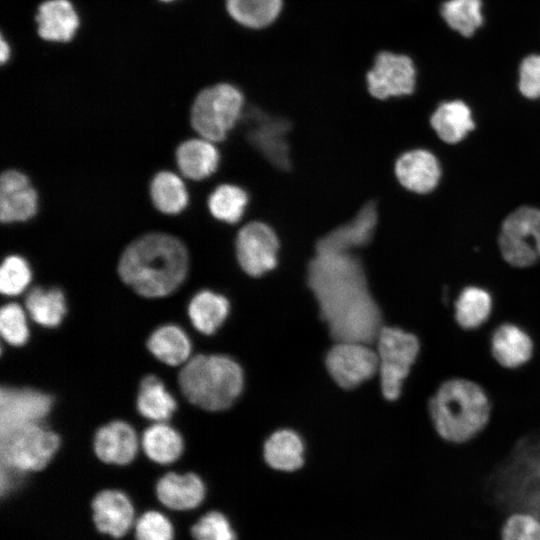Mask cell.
I'll use <instances>...</instances> for the list:
<instances>
[{
    "instance_id": "cell-25",
    "label": "cell",
    "mask_w": 540,
    "mask_h": 540,
    "mask_svg": "<svg viewBox=\"0 0 540 540\" xmlns=\"http://www.w3.org/2000/svg\"><path fill=\"white\" fill-rule=\"evenodd\" d=\"M136 407L142 417L155 423L166 422L176 411L177 402L158 377L147 375L140 382Z\"/></svg>"
},
{
    "instance_id": "cell-21",
    "label": "cell",
    "mask_w": 540,
    "mask_h": 540,
    "mask_svg": "<svg viewBox=\"0 0 540 540\" xmlns=\"http://www.w3.org/2000/svg\"><path fill=\"white\" fill-rule=\"evenodd\" d=\"M158 499L168 508L188 510L197 507L205 496V486L194 473H167L156 485Z\"/></svg>"
},
{
    "instance_id": "cell-22",
    "label": "cell",
    "mask_w": 540,
    "mask_h": 540,
    "mask_svg": "<svg viewBox=\"0 0 540 540\" xmlns=\"http://www.w3.org/2000/svg\"><path fill=\"white\" fill-rule=\"evenodd\" d=\"M214 142L203 137L183 141L176 149V164L181 174L191 180H202L215 172L219 153Z\"/></svg>"
},
{
    "instance_id": "cell-2",
    "label": "cell",
    "mask_w": 540,
    "mask_h": 540,
    "mask_svg": "<svg viewBox=\"0 0 540 540\" xmlns=\"http://www.w3.org/2000/svg\"><path fill=\"white\" fill-rule=\"evenodd\" d=\"M189 267L185 245L166 233H148L122 252L117 271L121 280L140 296L160 298L184 282Z\"/></svg>"
},
{
    "instance_id": "cell-15",
    "label": "cell",
    "mask_w": 540,
    "mask_h": 540,
    "mask_svg": "<svg viewBox=\"0 0 540 540\" xmlns=\"http://www.w3.org/2000/svg\"><path fill=\"white\" fill-rule=\"evenodd\" d=\"M139 439L134 428L121 420L101 426L95 433L93 449L105 463L126 465L131 463L139 448Z\"/></svg>"
},
{
    "instance_id": "cell-16",
    "label": "cell",
    "mask_w": 540,
    "mask_h": 540,
    "mask_svg": "<svg viewBox=\"0 0 540 540\" xmlns=\"http://www.w3.org/2000/svg\"><path fill=\"white\" fill-rule=\"evenodd\" d=\"M35 22L41 39L66 43L76 35L80 17L70 0H45L37 8Z\"/></svg>"
},
{
    "instance_id": "cell-39",
    "label": "cell",
    "mask_w": 540,
    "mask_h": 540,
    "mask_svg": "<svg viewBox=\"0 0 540 540\" xmlns=\"http://www.w3.org/2000/svg\"><path fill=\"white\" fill-rule=\"evenodd\" d=\"M170 521L157 511L143 514L136 524V540H172Z\"/></svg>"
},
{
    "instance_id": "cell-42",
    "label": "cell",
    "mask_w": 540,
    "mask_h": 540,
    "mask_svg": "<svg viewBox=\"0 0 540 540\" xmlns=\"http://www.w3.org/2000/svg\"><path fill=\"white\" fill-rule=\"evenodd\" d=\"M11 56V47L9 42L4 37L3 33L0 37V61L1 64H5Z\"/></svg>"
},
{
    "instance_id": "cell-33",
    "label": "cell",
    "mask_w": 540,
    "mask_h": 540,
    "mask_svg": "<svg viewBox=\"0 0 540 540\" xmlns=\"http://www.w3.org/2000/svg\"><path fill=\"white\" fill-rule=\"evenodd\" d=\"M481 9V0H447L441 6V15L453 30L470 37L483 23Z\"/></svg>"
},
{
    "instance_id": "cell-7",
    "label": "cell",
    "mask_w": 540,
    "mask_h": 540,
    "mask_svg": "<svg viewBox=\"0 0 540 540\" xmlns=\"http://www.w3.org/2000/svg\"><path fill=\"white\" fill-rule=\"evenodd\" d=\"M60 443L59 435L42 423L12 428L0 433V463L24 474L42 470Z\"/></svg>"
},
{
    "instance_id": "cell-19",
    "label": "cell",
    "mask_w": 540,
    "mask_h": 540,
    "mask_svg": "<svg viewBox=\"0 0 540 540\" xmlns=\"http://www.w3.org/2000/svg\"><path fill=\"white\" fill-rule=\"evenodd\" d=\"M286 120L261 116L249 132V140L274 166L286 169L290 165Z\"/></svg>"
},
{
    "instance_id": "cell-18",
    "label": "cell",
    "mask_w": 540,
    "mask_h": 540,
    "mask_svg": "<svg viewBox=\"0 0 540 540\" xmlns=\"http://www.w3.org/2000/svg\"><path fill=\"white\" fill-rule=\"evenodd\" d=\"M93 520L102 533L119 538L126 534L134 520L129 498L118 490H103L92 501Z\"/></svg>"
},
{
    "instance_id": "cell-3",
    "label": "cell",
    "mask_w": 540,
    "mask_h": 540,
    "mask_svg": "<svg viewBox=\"0 0 540 540\" xmlns=\"http://www.w3.org/2000/svg\"><path fill=\"white\" fill-rule=\"evenodd\" d=\"M428 410L440 437L448 442L464 443L486 427L491 403L479 384L456 377L441 383L429 399Z\"/></svg>"
},
{
    "instance_id": "cell-10",
    "label": "cell",
    "mask_w": 540,
    "mask_h": 540,
    "mask_svg": "<svg viewBox=\"0 0 540 540\" xmlns=\"http://www.w3.org/2000/svg\"><path fill=\"white\" fill-rule=\"evenodd\" d=\"M369 93L380 100L414 91L416 69L410 57L390 51L378 53L366 74Z\"/></svg>"
},
{
    "instance_id": "cell-5",
    "label": "cell",
    "mask_w": 540,
    "mask_h": 540,
    "mask_svg": "<svg viewBox=\"0 0 540 540\" xmlns=\"http://www.w3.org/2000/svg\"><path fill=\"white\" fill-rule=\"evenodd\" d=\"M243 106L244 96L236 86L224 82L214 84L195 97L190 122L200 137L219 142L239 120Z\"/></svg>"
},
{
    "instance_id": "cell-27",
    "label": "cell",
    "mask_w": 540,
    "mask_h": 540,
    "mask_svg": "<svg viewBox=\"0 0 540 540\" xmlns=\"http://www.w3.org/2000/svg\"><path fill=\"white\" fill-rule=\"evenodd\" d=\"M140 444L151 461L163 465L178 460L184 450L181 434L165 422L154 423L145 429Z\"/></svg>"
},
{
    "instance_id": "cell-35",
    "label": "cell",
    "mask_w": 540,
    "mask_h": 540,
    "mask_svg": "<svg viewBox=\"0 0 540 540\" xmlns=\"http://www.w3.org/2000/svg\"><path fill=\"white\" fill-rule=\"evenodd\" d=\"M32 280V270L25 258L7 256L0 267V291L6 296L21 294Z\"/></svg>"
},
{
    "instance_id": "cell-36",
    "label": "cell",
    "mask_w": 540,
    "mask_h": 540,
    "mask_svg": "<svg viewBox=\"0 0 540 540\" xmlns=\"http://www.w3.org/2000/svg\"><path fill=\"white\" fill-rule=\"evenodd\" d=\"M0 333L6 343L19 347L29 339L30 332L25 310L14 302L6 303L0 310Z\"/></svg>"
},
{
    "instance_id": "cell-8",
    "label": "cell",
    "mask_w": 540,
    "mask_h": 540,
    "mask_svg": "<svg viewBox=\"0 0 540 540\" xmlns=\"http://www.w3.org/2000/svg\"><path fill=\"white\" fill-rule=\"evenodd\" d=\"M498 244L504 260L515 268H528L540 258V209L522 206L501 226Z\"/></svg>"
},
{
    "instance_id": "cell-11",
    "label": "cell",
    "mask_w": 540,
    "mask_h": 540,
    "mask_svg": "<svg viewBox=\"0 0 540 540\" xmlns=\"http://www.w3.org/2000/svg\"><path fill=\"white\" fill-rule=\"evenodd\" d=\"M236 257L241 268L250 276L258 277L277 264L279 242L275 232L261 222H251L239 231Z\"/></svg>"
},
{
    "instance_id": "cell-43",
    "label": "cell",
    "mask_w": 540,
    "mask_h": 540,
    "mask_svg": "<svg viewBox=\"0 0 540 540\" xmlns=\"http://www.w3.org/2000/svg\"><path fill=\"white\" fill-rule=\"evenodd\" d=\"M158 1H161V2H164V3H169V2L176 1V0H158Z\"/></svg>"
},
{
    "instance_id": "cell-30",
    "label": "cell",
    "mask_w": 540,
    "mask_h": 540,
    "mask_svg": "<svg viewBox=\"0 0 540 540\" xmlns=\"http://www.w3.org/2000/svg\"><path fill=\"white\" fill-rule=\"evenodd\" d=\"M149 193L154 207L167 215L182 212L189 201L184 181L171 171L156 173L150 182Z\"/></svg>"
},
{
    "instance_id": "cell-17",
    "label": "cell",
    "mask_w": 540,
    "mask_h": 540,
    "mask_svg": "<svg viewBox=\"0 0 540 540\" xmlns=\"http://www.w3.org/2000/svg\"><path fill=\"white\" fill-rule=\"evenodd\" d=\"M395 175L406 189L425 194L438 185L441 168L429 151L417 149L405 152L395 163Z\"/></svg>"
},
{
    "instance_id": "cell-1",
    "label": "cell",
    "mask_w": 540,
    "mask_h": 540,
    "mask_svg": "<svg viewBox=\"0 0 540 540\" xmlns=\"http://www.w3.org/2000/svg\"><path fill=\"white\" fill-rule=\"evenodd\" d=\"M308 285L336 342L376 341L382 315L359 259L352 254H317L309 264Z\"/></svg>"
},
{
    "instance_id": "cell-38",
    "label": "cell",
    "mask_w": 540,
    "mask_h": 540,
    "mask_svg": "<svg viewBox=\"0 0 540 540\" xmlns=\"http://www.w3.org/2000/svg\"><path fill=\"white\" fill-rule=\"evenodd\" d=\"M196 540H235V534L226 517L216 511L203 516L193 527Z\"/></svg>"
},
{
    "instance_id": "cell-23",
    "label": "cell",
    "mask_w": 540,
    "mask_h": 540,
    "mask_svg": "<svg viewBox=\"0 0 540 540\" xmlns=\"http://www.w3.org/2000/svg\"><path fill=\"white\" fill-rule=\"evenodd\" d=\"M146 345L157 360L169 366L184 365L191 358V341L186 332L174 324L155 329Z\"/></svg>"
},
{
    "instance_id": "cell-12",
    "label": "cell",
    "mask_w": 540,
    "mask_h": 540,
    "mask_svg": "<svg viewBox=\"0 0 540 540\" xmlns=\"http://www.w3.org/2000/svg\"><path fill=\"white\" fill-rule=\"evenodd\" d=\"M53 398L33 388L2 387L0 390V433L34 423L50 414Z\"/></svg>"
},
{
    "instance_id": "cell-29",
    "label": "cell",
    "mask_w": 540,
    "mask_h": 540,
    "mask_svg": "<svg viewBox=\"0 0 540 540\" xmlns=\"http://www.w3.org/2000/svg\"><path fill=\"white\" fill-rule=\"evenodd\" d=\"M25 307L31 319L46 328L59 326L67 312L64 293L56 287L31 289Z\"/></svg>"
},
{
    "instance_id": "cell-37",
    "label": "cell",
    "mask_w": 540,
    "mask_h": 540,
    "mask_svg": "<svg viewBox=\"0 0 540 540\" xmlns=\"http://www.w3.org/2000/svg\"><path fill=\"white\" fill-rule=\"evenodd\" d=\"M501 538L502 540H540V519L528 512H513L502 526Z\"/></svg>"
},
{
    "instance_id": "cell-40",
    "label": "cell",
    "mask_w": 540,
    "mask_h": 540,
    "mask_svg": "<svg viewBox=\"0 0 540 540\" xmlns=\"http://www.w3.org/2000/svg\"><path fill=\"white\" fill-rule=\"evenodd\" d=\"M519 90L526 98H540V55H530L522 60L519 67Z\"/></svg>"
},
{
    "instance_id": "cell-6",
    "label": "cell",
    "mask_w": 540,
    "mask_h": 540,
    "mask_svg": "<svg viewBox=\"0 0 540 540\" xmlns=\"http://www.w3.org/2000/svg\"><path fill=\"white\" fill-rule=\"evenodd\" d=\"M376 342L381 391L388 401H395L402 395L404 383L418 359L420 339L401 327L383 326Z\"/></svg>"
},
{
    "instance_id": "cell-31",
    "label": "cell",
    "mask_w": 540,
    "mask_h": 540,
    "mask_svg": "<svg viewBox=\"0 0 540 540\" xmlns=\"http://www.w3.org/2000/svg\"><path fill=\"white\" fill-rule=\"evenodd\" d=\"M304 446L301 438L291 430L274 432L264 444L267 464L277 470L294 471L303 464Z\"/></svg>"
},
{
    "instance_id": "cell-34",
    "label": "cell",
    "mask_w": 540,
    "mask_h": 540,
    "mask_svg": "<svg viewBox=\"0 0 540 540\" xmlns=\"http://www.w3.org/2000/svg\"><path fill=\"white\" fill-rule=\"evenodd\" d=\"M247 203L248 196L243 189L222 184L210 194L208 208L214 218L232 224L240 220Z\"/></svg>"
},
{
    "instance_id": "cell-13",
    "label": "cell",
    "mask_w": 540,
    "mask_h": 540,
    "mask_svg": "<svg viewBox=\"0 0 540 540\" xmlns=\"http://www.w3.org/2000/svg\"><path fill=\"white\" fill-rule=\"evenodd\" d=\"M377 218L375 203L365 204L351 221L318 241L317 254H351L352 250L367 245L373 237Z\"/></svg>"
},
{
    "instance_id": "cell-4",
    "label": "cell",
    "mask_w": 540,
    "mask_h": 540,
    "mask_svg": "<svg viewBox=\"0 0 540 540\" xmlns=\"http://www.w3.org/2000/svg\"><path fill=\"white\" fill-rule=\"evenodd\" d=\"M243 371L230 357L198 354L178 374L182 394L193 405L207 411L228 409L243 389Z\"/></svg>"
},
{
    "instance_id": "cell-20",
    "label": "cell",
    "mask_w": 540,
    "mask_h": 540,
    "mask_svg": "<svg viewBox=\"0 0 540 540\" xmlns=\"http://www.w3.org/2000/svg\"><path fill=\"white\" fill-rule=\"evenodd\" d=\"M533 352L532 338L519 326L506 322L495 328L491 337V353L502 367H520L531 359Z\"/></svg>"
},
{
    "instance_id": "cell-28",
    "label": "cell",
    "mask_w": 540,
    "mask_h": 540,
    "mask_svg": "<svg viewBox=\"0 0 540 540\" xmlns=\"http://www.w3.org/2000/svg\"><path fill=\"white\" fill-rule=\"evenodd\" d=\"M493 298L490 292L477 285L464 286L454 302L458 325L466 330L477 329L490 317Z\"/></svg>"
},
{
    "instance_id": "cell-41",
    "label": "cell",
    "mask_w": 540,
    "mask_h": 540,
    "mask_svg": "<svg viewBox=\"0 0 540 540\" xmlns=\"http://www.w3.org/2000/svg\"><path fill=\"white\" fill-rule=\"evenodd\" d=\"M24 473L13 468L1 465L0 469V492L1 496L5 497L13 491L21 482Z\"/></svg>"
},
{
    "instance_id": "cell-32",
    "label": "cell",
    "mask_w": 540,
    "mask_h": 540,
    "mask_svg": "<svg viewBox=\"0 0 540 540\" xmlns=\"http://www.w3.org/2000/svg\"><path fill=\"white\" fill-rule=\"evenodd\" d=\"M226 11L239 25L262 29L280 15L283 0H225Z\"/></svg>"
},
{
    "instance_id": "cell-24",
    "label": "cell",
    "mask_w": 540,
    "mask_h": 540,
    "mask_svg": "<svg viewBox=\"0 0 540 540\" xmlns=\"http://www.w3.org/2000/svg\"><path fill=\"white\" fill-rule=\"evenodd\" d=\"M430 123L438 137L449 144L462 141L475 128L470 108L459 100L440 104L432 114Z\"/></svg>"
},
{
    "instance_id": "cell-14",
    "label": "cell",
    "mask_w": 540,
    "mask_h": 540,
    "mask_svg": "<svg viewBox=\"0 0 540 540\" xmlns=\"http://www.w3.org/2000/svg\"><path fill=\"white\" fill-rule=\"evenodd\" d=\"M38 210V194L29 178L16 169L5 170L0 177V219L3 223L23 222Z\"/></svg>"
},
{
    "instance_id": "cell-9",
    "label": "cell",
    "mask_w": 540,
    "mask_h": 540,
    "mask_svg": "<svg viewBox=\"0 0 540 540\" xmlns=\"http://www.w3.org/2000/svg\"><path fill=\"white\" fill-rule=\"evenodd\" d=\"M326 367L340 387L351 389L378 372L379 359L367 343L337 342L327 353Z\"/></svg>"
},
{
    "instance_id": "cell-26",
    "label": "cell",
    "mask_w": 540,
    "mask_h": 540,
    "mask_svg": "<svg viewBox=\"0 0 540 540\" xmlns=\"http://www.w3.org/2000/svg\"><path fill=\"white\" fill-rule=\"evenodd\" d=\"M228 300L213 291L196 293L188 304V316L193 327L204 335L215 333L228 316Z\"/></svg>"
}]
</instances>
